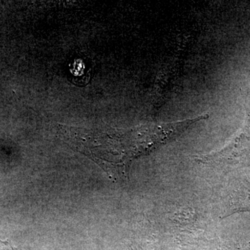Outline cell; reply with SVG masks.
<instances>
[{
	"mask_svg": "<svg viewBox=\"0 0 250 250\" xmlns=\"http://www.w3.org/2000/svg\"><path fill=\"white\" fill-rule=\"evenodd\" d=\"M200 164L228 170L234 167L250 166V117L247 116L244 125L236 136L223 149L195 157Z\"/></svg>",
	"mask_w": 250,
	"mask_h": 250,
	"instance_id": "obj_1",
	"label": "cell"
},
{
	"mask_svg": "<svg viewBox=\"0 0 250 250\" xmlns=\"http://www.w3.org/2000/svg\"><path fill=\"white\" fill-rule=\"evenodd\" d=\"M250 211V184L248 181L241 182L228 197V205L223 218L235 213Z\"/></svg>",
	"mask_w": 250,
	"mask_h": 250,
	"instance_id": "obj_2",
	"label": "cell"
}]
</instances>
